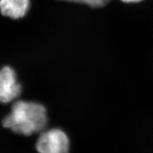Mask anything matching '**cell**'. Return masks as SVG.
<instances>
[{
    "label": "cell",
    "instance_id": "cell-2",
    "mask_svg": "<svg viewBox=\"0 0 153 153\" xmlns=\"http://www.w3.org/2000/svg\"><path fill=\"white\" fill-rule=\"evenodd\" d=\"M70 146L68 135L59 128L42 131L36 143L38 153H70Z\"/></svg>",
    "mask_w": 153,
    "mask_h": 153
},
{
    "label": "cell",
    "instance_id": "cell-6",
    "mask_svg": "<svg viewBox=\"0 0 153 153\" xmlns=\"http://www.w3.org/2000/svg\"><path fill=\"white\" fill-rule=\"evenodd\" d=\"M122 1L127 3H133V2H137V1H141V0H121Z\"/></svg>",
    "mask_w": 153,
    "mask_h": 153
},
{
    "label": "cell",
    "instance_id": "cell-4",
    "mask_svg": "<svg viewBox=\"0 0 153 153\" xmlns=\"http://www.w3.org/2000/svg\"><path fill=\"white\" fill-rule=\"evenodd\" d=\"M30 0H0V11L12 19H22L27 14Z\"/></svg>",
    "mask_w": 153,
    "mask_h": 153
},
{
    "label": "cell",
    "instance_id": "cell-3",
    "mask_svg": "<svg viewBox=\"0 0 153 153\" xmlns=\"http://www.w3.org/2000/svg\"><path fill=\"white\" fill-rule=\"evenodd\" d=\"M22 92V86L18 81L14 69L7 65L0 69V103L15 101Z\"/></svg>",
    "mask_w": 153,
    "mask_h": 153
},
{
    "label": "cell",
    "instance_id": "cell-1",
    "mask_svg": "<svg viewBox=\"0 0 153 153\" xmlns=\"http://www.w3.org/2000/svg\"><path fill=\"white\" fill-rule=\"evenodd\" d=\"M48 123L46 108L35 101H15L3 118L2 126L19 135L30 136L41 133Z\"/></svg>",
    "mask_w": 153,
    "mask_h": 153
},
{
    "label": "cell",
    "instance_id": "cell-5",
    "mask_svg": "<svg viewBox=\"0 0 153 153\" xmlns=\"http://www.w3.org/2000/svg\"><path fill=\"white\" fill-rule=\"evenodd\" d=\"M61 1L82 4L89 6L93 8H101L106 6L111 0H61Z\"/></svg>",
    "mask_w": 153,
    "mask_h": 153
}]
</instances>
